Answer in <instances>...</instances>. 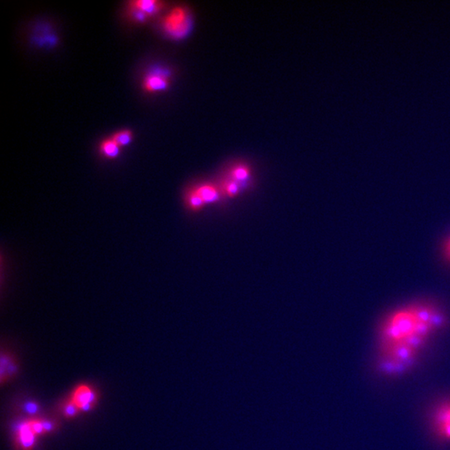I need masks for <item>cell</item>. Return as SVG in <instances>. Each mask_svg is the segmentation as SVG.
<instances>
[{
  "label": "cell",
  "instance_id": "cell-15",
  "mask_svg": "<svg viewBox=\"0 0 450 450\" xmlns=\"http://www.w3.org/2000/svg\"><path fill=\"white\" fill-rule=\"evenodd\" d=\"M24 409H25V411L30 415H34L38 412V405H35L34 403L30 402L27 403L26 405H24Z\"/></svg>",
  "mask_w": 450,
  "mask_h": 450
},
{
  "label": "cell",
  "instance_id": "cell-16",
  "mask_svg": "<svg viewBox=\"0 0 450 450\" xmlns=\"http://www.w3.org/2000/svg\"><path fill=\"white\" fill-rule=\"evenodd\" d=\"M43 428H44V433H48L55 430V425L53 422L49 421V420H44V421H43Z\"/></svg>",
  "mask_w": 450,
  "mask_h": 450
},
{
  "label": "cell",
  "instance_id": "cell-5",
  "mask_svg": "<svg viewBox=\"0 0 450 450\" xmlns=\"http://www.w3.org/2000/svg\"><path fill=\"white\" fill-rule=\"evenodd\" d=\"M193 188L206 205L215 204L221 199V190L219 188V186L215 183L209 182L198 183L197 185L193 186Z\"/></svg>",
  "mask_w": 450,
  "mask_h": 450
},
{
  "label": "cell",
  "instance_id": "cell-4",
  "mask_svg": "<svg viewBox=\"0 0 450 450\" xmlns=\"http://www.w3.org/2000/svg\"><path fill=\"white\" fill-rule=\"evenodd\" d=\"M70 399L76 405L80 411H88L95 405L97 394L93 388L86 384L78 386L74 389Z\"/></svg>",
  "mask_w": 450,
  "mask_h": 450
},
{
  "label": "cell",
  "instance_id": "cell-8",
  "mask_svg": "<svg viewBox=\"0 0 450 450\" xmlns=\"http://www.w3.org/2000/svg\"><path fill=\"white\" fill-rule=\"evenodd\" d=\"M184 205L187 208V210L190 212L198 213L206 206L205 202L203 201L202 198H200V196L198 193H196V191L193 189V187L188 188L184 193Z\"/></svg>",
  "mask_w": 450,
  "mask_h": 450
},
{
  "label": "cell",
  "instance_id": "cell-2",
  "mask_svg": "<svg viewBox=\"0 0 450 450\" xmlns=\"http://www.w3.org/2000/svg\"><path fill=\"white\" fill-rule=\"evenodd\" d=\"M432 426L441 440L450 441V398L439 403L433 410Z\"/></svg>",
  "mask_w": 450,
  "mask_h": 450
},
{
  "label": "cell",
  "instance_id": "cell-1",
  "mask_svg": "<svg viewBox=\"0 0 450 450\" xmlns=\"http://www.w3.org/2000/svg\"><path fill=\"white\" fill-rule=\"evenodd\" d=\"M161 24L163 29L170 38L182 39L190 31L192 21L186 9L176 7L164 17Z\"/></svg>",
  "mask_w": 450,
  "mask_h": 450
},
{
  "label": "cell",
  "instance_id": "cell-14",
  "mask_svg": "<svg viewBox=\"0 0 450 450\" xmlns=\"http://www.w3.org/2000/svg\"><path fill=\"white\" fill-rule=\"evenodd\" d=\"M129 10H130V14H131L132 18L134 21L141 24V23H144L148 19V17L140 10L133 9V8H129Z\"/></svg>",
  "mask_w": 450,
  "mask_h": 450
},
{
  "label": "cell",
  "instance_id": "cell-9",
  "mask_svg": "<svg viewBox=\"0 0 450 450\" xmlns=\"http://www.w3.org/2000/svg\"><path fill=\"white\" fill-rule=\"evenodd\" d=\"M251 175V169L248 165L238 164L232 167L229 170V178L233 179L237 183H244L248 181Z\"/></svg>",
  "mask_w": 450,
  "mask_h": 450
},
{
  "label": "cell",
  "instance_id": "cell-10",
  "mask_svg": "<svg viewBox=\"0 0 450 450\" xmlns=\"http://www.w3.org/2000/svg\"><path fill=\"white\" fill-rule=\"evenodd\" d=\"M219 186L221 190L222 196H225L228 198H235L240 193V184L229 177L222 179Z\"/></svg>",
  "mask_w": 450,
  "mask_h": 450
},
{
  "label": "cell",
  "instance_id": "cell-12",
  "mask_svg": "<svg viewBox=\"0 0 450 450\" xmlns=\"http://www.w3.org/2000/svg\"><path fill=\"white\" fill-rule=\"evenodd\" d=\"M133 133L131 130L129 129H124L120 131L116 132L111 136V138L115 141V143L120 147H124V146L129 145L133 140Z\"/></svg>",
  "mask_w": 450,
  "mask_h": 450
},
{
  "label": "cell",
  "instance_id": "cell-11",
  "mask_svg": "<svg viewBox=\"0 0 450 450\" xmlns=\"http://www.w3.org/2000/svg\"><path fill=\"white\" fill-rule=\"evenodd\" d=\"M121 147L118 145L112 138H110L103 141L99 146L100 152L108 159H115L120 154Z\"/></svg>",
  "mask_w": 450,
  "mask_h": 450
},
{
  "label": "cell",
  "instance_id": "cell-3",
  "mask_svg": "<svg viewBox=\"0 0 450 450\" xmlns=\"http://www.w3.org/2000/svg\"><path fill=\"white\" fill-rule=\"evenodd\" d=\"M170 83V74L165 69H156L146 75L143 88L148 93L166 90Z\"/></svg>",
  "mask_w": 450,
  "mask_h": 450
},
{
  "label": "cell",
  "instance_id": "cell-6",
  "mask_svg": "<svg viewBox=\"0 0 450 450\" xmlns=\"http://www.w3.org/2000/svg\"><path fill=\"white\" fill-rule=\"evenodd\" d=\"M36 436L29 421L22 423L17 431V439L22 450H31L35 443Z\"/></svg>",
  "mask_w": 450,
  "mask_h": 450
},
{
  "label": "cell",
  "instance_id": "cell-13",
  "mask_svg": "<svg viewBox=\"0 0 450 450\" xmlns=\"http://www.w3.org/2000/svg\"><path fill=\"white\" fill-rule=\"evenodd\" d=\"M79 411L80 410L79 408L77 407L76 405L71 399H69L64 406V415L69 419L76 416Z\"/></svg>",
  "mask_w": 450,
  "mask_h": 450
},
{
  "label": "cell",
  "instance_id": "cell-17",
  "mask_svg": "<svg viewBox=\"0 0 450 450\" xmlns=\"http://www.w3.org/2000/svg\"><path fill=\"white\" fill-rule=\"evenodd\" d=\"M443 255L445 256L446 259L450 261V236L447 238V240L444 242L443 244Z\"/></svg>",
  "mask_w": 450,
  "mask_h": 450
},
{
  "label": "cell",
  "instance_id": "cell-7",
  "mask_svg": "<svg viewBox=\"0 0 450 450\" xmlns=\"http://www.w3.org/2000/svg\"><path fill=\"white\" fill-rule=\"evenodd\" d=\"M129 7L140 10L150 18L157 15L164 9V3L157 0H138L129 2Z\"/></svg>",
  "mask_w": 450,
  "mask_h": 450
}]
</instances>
